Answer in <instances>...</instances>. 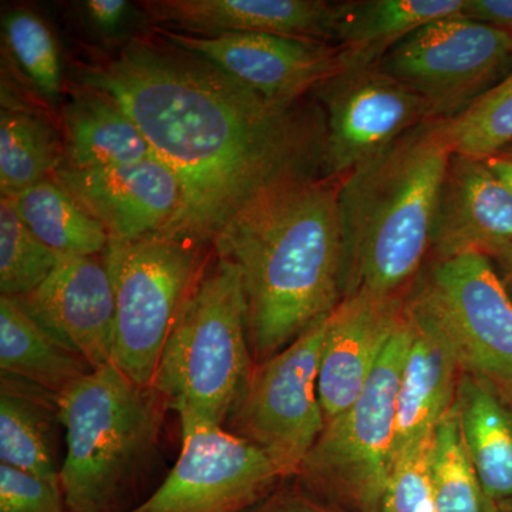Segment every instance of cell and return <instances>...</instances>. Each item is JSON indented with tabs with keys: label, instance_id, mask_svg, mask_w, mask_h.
I'll return each mask as SVG.
<instances>
[{
	"label": "cell",
	"instance_id": "29",
	"mask_svg": "<svg viewBox=\"0 0 512 512\" xmlns=\"http://www.w3.org/2000/svg\"><path fill=\"white\" fill-rule=\"evenodd\" d=\"M59 256L20 220L9 197L0 200V293L20 298L35 291L56 268Z\"/></svg>",
	"mask_w": 512,
	"mask_h": 512
},
{
	"label": "cell",
	"instance_id": "28",
	"mask_svg": "<svg viewBox=\"0 0 512 512\" xmlns=\"http://www.w3.org/2000/svg\"><path fill=\"white\" fill-rule=\"evenodd\" d=\"M443 121L453 154L488 158L512 144V70L463 113Z\"/></svg>",
	"mask_w": 512,
	"mask_h": 512
},
{
	"label": "cell",
	"instance_id": "24",
	"mask_svg": "<svg viewBox=\"0 0 512 512\" xmlns=\"http://www.w3.org/2000/svg\"><path fill=\"white\" fill-rule=\"evenodd\" d=\"M0 370L59 397L93 369L37 325L15 299L0 296Z\"/></svg>",
	"mask_w": 512,
	"mask_h": 512
},
{
	"label": "cell",
	"instance_id": "33",
	"mask_svg": "<svg viewBox=\"0 0 512 512\" xmlns=\"http://www.w3.org/2000/svg\"><path fill=\"white\" fill-rule=\"evenodd\" d=\"M83 9L97 33L114 37L126 26L131 6L126 0H87Z\"/></svg>",
	"mask_w": 512,
	"mask_h": 512
},
{
	"label": "cell",
	"instance_id": "35",
	"mask_svg": "<svg viewBox=\"0 0 512 512\" xmlns=\"http://www.w3.org/2000/svg\"><path fill=\"white\" fill-rule=\"evenodd\" d=\"M254 512H332L319 503L299 491H282L269 495Z\"/></svg>",
	"mask_w": 512,
	"mask_h": 512
},
{
	"label": "cell",
	"instance_id": "32",
	"mask_svg": "<svg viewBox=\"0 0 512 512\" xmlns=\"http://www.w3.org/2000/svg\"><path fill=\"white\" fill-rule=\"evenodd\" d=\"M0 512H69L60 485L0 464Z\"/></svg>",
	"mask_w": 512,
	"mask_h": 512
},
{
	"label": "cell",
	"instance_id": "13",
	"mask_svg": "<svg viewBox=\"0 0 512 512\" xmlns=\"http://www.w3.org/2000/svg\"><path fill=\"white\" fill-rule=\"evenodd\" d=\"M157 37L207 60L252 92L276 104L301 103L349 69L342 47L262 33L195 36L154 28Z\"/></svg>",
	"mask_w": 512,
	"mask_h": 512
},
{
	"label": "cell",
	"instance_id": "30",
	"mask_svg": "<svg viewBox=\"0 0 512 512\" xmlns=\"http://www.w3.org/2000/svg\"><path fill=\"white\" fill-rule=\"evenodd\" d=\"M3 39L37 92L56 101L62 93V62L55 36L33 10L16 8L3 15Z\"/></svg>",
	"mask_w": 512,
	"mask_h": 512
},
{
	"label": "cell",
	"instance_id": "7",
	"mask_svg": "<svg viewBox=\"0 0 512 512\" xmlns=\"http://www.w3.org/2000/svg\"><path fill=\"white\" fill-rule=\"evenodd\" d=\"M412 342V320L404 309L365 389L345 413L325 424L298 474L306 484L376 512L394 464L397 397Z\"/></svg>",
	"mask_w": 512,
	"mask_h": 512
},
{
	"label": "cell",
	"instance_id": "9",
	"mask_svg": "<svg viewBox=\"0 0 512 512\" xmlns=\"http://www.w3.org/2000/svg\"><path fill=\"white\" fill-rule=\"evenodd\" d=\"M409 295L446 333L463 372L512 396V299L488 256L433 261Z\"/></svg>",
	"mask_w": 512,
	"mask_h": 512
},
{
	"label": "cell",
	"instance_id": "23",
	"mask_svg": "<svg viewBox=\"0 0 512 512\" xmlns=\"http://www.w3.org/2000/svg\"><path fill=\"white\" fill-rule=\"evenodd\" d=\"M0 382V464L60 485L57 397L15 377Z\"/></svg>",
	"mask_w": 512,
	"mask_h": 512
},
{
	"label": "cell",
	"instance_id": "17",
	"mask_svg": "<svg viewBox=\"0 0 512 512\" xmlns=\"http://www.w3.org/2000/svg\"><path fill=\"white\" fill-rule=\"evenodd\" d=\"M511 247L512 188L485 158L453 154L434 221L433 261L468 252L491 258Z\"/></svg>",
	"mask_w": 512,
	"mask_h": 512
},
{
	"label": "cell",
	"instance_id": "11",
	"mask_svg": "<svg viewBox=\"0 0 512 512\" xmlns=\"http://www.w3.org/2000/svg\"><path fill=\"white\" fill-rule=\"evenodd\" d=\"M177 414L178 460L153 495L127 512H254L284 478L261 448L197 414Z\"/></svg>",
	"mask_w": 512,
	"mask_h": 512
},
{
	"label": "cell",
	"instance_id": "12",
	"mask_svg": "<svg viewBox=\"0 0 512 512\" xmlns=\"http://www.w3.org/2000/svg\"><path fill=\"white\" fill-rule=\"evenodd\" d=\"M325 128L323 173L343 181L430 119L424 101L377 64L349 67L312 94Z\"/></svg>",
	"mask_w": 512,
	"mask_h": 512
},
{
	"label": "cell",
	"instance_id": "14",
	"mask_svg": "<svg viewBox=\"0 0 512 512\" xmlns=\"http://www.w3.org/2000/svg\"><path fill=\"white\" fill-rule=\"evenodd\" d=\"M13 299L93 370L111 365L116 299L104 259L59 256L56 268L39 288Z\"/></svg>",
	"mask_w": 512,
	"mask_h": 512
},
{
	"label": "cell",
	"instance_id": "18",
	"mask_svg": "<svg viewBox=\"0 0 512 512\" xmlns=\"http://www.w3.org/2000/svg\"><path fill=\"white\" fill-rule=\"evenodd\" d=\"M336 5L325 0H147L156 28L195 36L262 33L335 43Z\"/></svg>",
	"mask_w": 512,
	"mask_h": 512
},
{
	"label": "cell",
	"instance_id": "16",
	"mask_svg": "<svg viewBox=\"0 0 512 512\" xmlns=\"http://www.w3.org/2000/svg\"><path fill=\"white\" fill-rule=\"evenodd\" d=\"M406 298L357 292L330 313L318 377L325 424L345 413L365 389L402 322Z\"/></svg>",
	"mask_w": 512,
	"mask_h": 512
},
{
	"label": "cell",
	"instance_id": "6",
	"mask_svg": "<svg viewBox=\"0 0 512 512\" xmlns=\"http://www.w3.org/2000/svg\"><path fill=\"white\" fill-rule=\"evenodd\" d=\"M211 254L158 234L109 242L103 259L116 299L111 365L128 379L153 386L168 336Z\"/></svg>",
	"mask_w": 512,
	"mask_h": 512
},
{
	"label": "cell",
	"instance_id": "1",
	"mask_svg": "<svg viewBox=\"0 0 512 512\" xmlns=\"http://www.w3.org/2000/svg\"><path fill=\"white\" fill-rule=\"evenodd\" d=\"M79 79L126 110L180 181V208L158 235L212 249L256 198L325 177L318 104L271 103L160 37L130 40L117 55L83 64Z\"/></svg>",
	"mask_w": 512,
	"mask_h": 512
},
{
	"label": "cell",
	"instance_id": "25",
	"mask_svg": "<svg viewBox=\"0 0 512 512\" xmlns=\"http://www.w3.org/2000/svg\"><path fill=\"white\" fill-rule=\"evenodd\" d=\"M9 198L23 224L57 256H97L109 247V234L103 225L55 178Z\"/></svg>",
	"mask_w": 512,
	"mask_h": 512
},
{
	"label": "cell",
	"instance_id": "26",
	"mask_svg": "<svg viewBox=\"0 0 512 512\" xmlns=\"http://www.w3.org/2000/svg\"><path fill=\"white\" fill-rule=\"evenodd\" d=\"M59 134L42 117L29 111H0V188L13 197L53 178L62 167Z\"/></svg>",
	"mask_w": 512,
	"mask_h": 512
},
{
	"label": "cell",
	"instance_id": "31",
	"mask_svg": "<svg viewBox=\"0 0 512 512\" xmlns=\"http://www.w3.org/2000/svg\"><path fill=\"white\" fill-rule=\"evenodd\" d=\"M431 440L433 434L396 458L376 512H437L430 481Z\"/></svg>",
	"mask_w": 512,
	"mask_h": 512
},
{
	"label": "cell",
	"instance_id": "19",
	"mask_svg": "<svg viewBox=\"0 0 512 512\" xmlns=\"http://www.w3.org/2000/svg\"><path fill=\"white\" fill-rule=\"evenodd\" d=\"M412 320V342L400 377L397 397L394 461L407 447L433 434L457 399L458 373L463 372L456 350L429 313L406 298Z\"/></svg>",
	"mask_w": 512,
	"mask_h": 512
},
{
	"label": "cell",
	"instance_id": "2",
	"mask_svg": "<svg viewBox=\"0 0 512 512\" xmlns=\"http://www.w3.org/2000/svg\"><path fill=\"white\" fill-rule=\"evenodd\" d=\"M340 185L323 175L281 185L235 215L212 244L241 271L255 365L288 348L343 299Z\"/></svg>",
	"mask_w": 512,
	"mask_h": 512
},
{
	"label": "cell",
	"instance_id": "34",
	"mask_svg": "<svg viewBox=\"0 0 512 512\" xmlns=\"http://www.w3.org/2000/svg\"><path fill=\"white\" fill-rule=\"evenodd\" d=\"M463 16L487 23L512 36V0H466Z\"/></svg>",
	"mask_w": 512,
	"mask_h": 512
},
{
	"label": "cell",
	"instance_id": "5",
	"mask_svg": "<svg viewBox=\"0 0 512 512\" xmlns=\"http://www.w3.org/2000/svg\"><path fill=\"white\" fill-rule=\"evenodd\" d=\"M254 369L241 271L212 249L165 343L153 387L175 413L225 427Z\"/></svg>",
	"mask_w": 512,
	"mask_h": 512
},
{
	"label": "cell",
	"instance_id": "21",
	"mask_svg": "<svg viewBox=\"0 0 512 512\" xmlns=\"http://www.w3.org/2000/svg\"><path fill=\"white\" fill-rule=\"evenodd\" d=\"M66 167L101 170L153 156L146 138L110 94L92 87L74 90L63 110Z\"/></svg>",
	"mask_w": 512,
	"mask_h": 512
},
{
	"label": "cell",
	"instance_id": "8",
	"mask_svg": "<svg viewBox=\"0 0 512 512\" xmlns=\"http://www.w3.org/2000/svg\"><path fill=\"white\" fill-rule=\"evenodd\" d=\"M377 66L416 93L431 120H450L511 72L512 36L463 15L450 16L416 30Z\"/></svg>",
	"mask_w": 512,
	"mask_h": 512
},
{
	"label": "cell",
	"instance_id": "15",
	"mask_svg": "<svg viewBox=\"0 0 512 512\" xmlns=\"http://www.w3.org/2000/svg\"><path fill=\"white\" fill-rule=\"evenodd\" d=\"M53 178L103 225L110 241L160 234L181 204L180 181L154 154L140 163L101 170L62 165Z\"/></svg>",
	"mask_w": 512,
	"mask_h": 512
},
{
	"label": "cell",
	"instance_id": "3",
	"mask_svg": "<svg viewBox=\"0 0 512 512\" xmlns=\"http://www.w3.org/2000/svg\"><path fill=\"white\" fill-rule=\"evenodd\" d=\"M451 157L443 121H427L342 181L343 298L409 295L430 255Z\"/></svg>",
	"mask_w": 512,
	"mask_h": 512
},
{
	"label": "cell",
	"instance_id": "27",
	"mask_svg": "<svg viewBox=\"0 0 512 512\" xmlns=\"http://www.w3.org/2000/svg\"><path fill=\"white\" fill-rule=\"evenodd\" d=\"M430 481L437 512H494L468 456L456 403L434 430Z\"/></svg>",
	"mask_w": 512,
	"mask_h": 512
},
{
	"label": "cell",
	"instance_id": "4",
	"mask_svg": "<svg viewBox=\"0 0 512 512\" xmlns=\"http://www.w3.org/2000/svg\"><path fill=\"white\" fill-rule=\"evenodd\" d=\"M66 454L60 488L69 512H123L156 457L168 404L114 365L57 397Z\"/></svg>",
	"mask_w": 512,
	"mask_h": 512
},
{
	"label": "cell",
	"instance_id": "22",
	"mask_svg": "<svg viewBox=\"0 0 512 512\" xmlns=\"http://www.w3.org/2000/svg\"><path fill=\"white\" fill-rule=\"evenodd\" d=\"M466 0H348L336 6L335 45L349 67L373 66L434 20L463 15Z\"/></svg>",
	"mask_w": 512,
	"mask_h": 512
},
{
	"label": "cell",
	"instance_id": "10",
	"mask_svg": "<svg viewBox=\"0 0 512 512\" xmlns=\"http://www.w3.org/2000/svg\"><path fill=\"white\" fill-rule=\"evenodd\" d=\"M329 316L278 355L255 365L228 423L231 433L261 448L284 478L298 474L325 429L318 377Z\"/></svg>",
	"mask_w": 512,
	"mask_h": 512
},
{
	"label": "cell",
	"instance_id": "20",
	"mask_svg": "<svg viewBox=\"0 0 512 512\" xmlns=\"http://www.w3.org/2000/svg\"><path fill=\"white\" fill-rule=\"evenodd\" d=\"M456 407L478 480L494 512H512V396L461 373Z\"/></svg>",
	"mask_w": 512,
	"mask_h": 512
},
{
	"label": "cell",
	"instance_id": "37",
	"mask_svg": "<svg viewBox=\"0 0 512 512\" xmlns=\"http://www.w3.org/2000/svg\"><path fill=\"white\" fill-rule=\"evenodd\" d=\"M490 259L512 299V247L491 256Z\"/></svg>",
	"mask_w": 512,
	"mask_h": 512
},
{
	"label": "cell",
	"instance_id": "36",
	"mask_svg": "<svg viewBox=\"0 0 512 512\" xmlns=\"http://www.w3.org/2000/svg\"><path fill=\"white\" fill-rule=\"evenodd\" d=\"M495 173L510 185L512 188V144L493 154V156L485 158Z\"/></svg>",
	"mask_w": 512,
	"mask_h": 512
}]
</instances>
